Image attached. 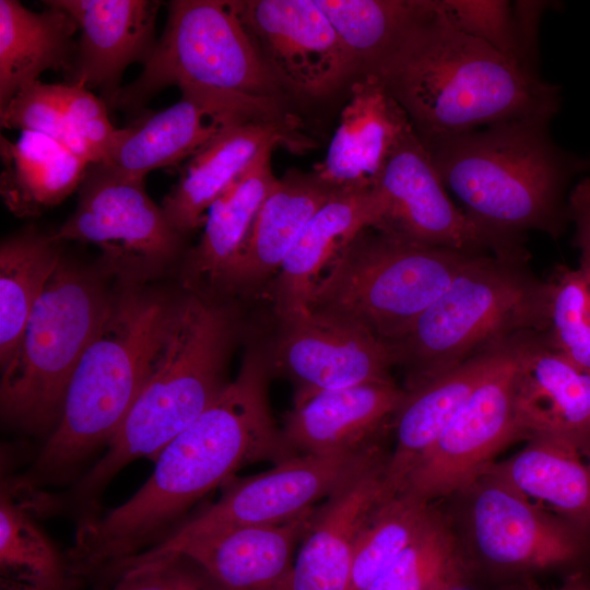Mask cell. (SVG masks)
<instances>
[{
	"label": "cell",
	"mask_w": 590,
	"mask_h": 590,
	"mask_svg": "<svg viewBox=\"0 0 590 590\" xmlns=\"http://www.w3.org/2000/svg\"><path fill=\"white\" fill-rule=\"evenodd\" d=\"M261 345H248L240 369L221 396L158 455L148 481L126 503L79 521L64 557L73 582L110 575L158 545L203 496L239 469L278 464L298 453L279 427L269 401Z\"/></svg>",
	"instance_id": "1"
},
{
	"label": "cell",
	"mask_w": 590,
	"mask_h": 590,
	"mask_svg": "<svg viewBox=\"0 0 590 590\" xmlns=\"http://www.w3.org/2000/svg\"><path fill=\"white\" fill-rule=\"evenodd\" d=\"M367 76L402 107L425 146L483 126L552 120L562 104L558 85L458 30L439 0H423L416 17Z\"/></svg>",
	"instance_id": "2"
},
{
	"label": "cell",
	"mask_w": 590,
	"mask_h": 590,
	"mask_svg": "<svg viewBox=\"0 0 590 590\" xmlns=\"http://www.w3.org/2000/svg\"><path fill=\"white\" fill-rule=\"evenodd\" d=\"M232 298L196 292L178 300L153 369L104 455L63 495H49L51 512L99 514V497L115 475L161 451L224 391L227 364L241 331Z\"/></svg>",
	"instance_id": "3"
},
{
	"label": "cell",
	"mask_w": 590,
	"mask_h": 590,
	"mask_svg": "<svg viewBox=\"0 0 590 590\" xmlns=\"http://www.w3.org/2000/svg\"><path fill=\"white\" fill-rule=\"evenodd\" d=\"M550 122L511 120L424 146L446 190L479 226L511 238L539 231L556 239L570 223L568 187L590 170V156L558 146Z\"/></svg>",
	"instance_id": "4"
},
{
	"label": "cell",
	"mask_w": 590,
	"mask_h": 590,
	"mask_svg": "<svg viewBox=\"0 0 590 590\" xmlns=\"http://www.w3.org/2000/svg\"><path fill=\"white\" fill-rule=\"evenodd\" d=\"M177 305L134 286L111 295L70 380L57 427L14 481L21 489L75 482L83 464L109 445L153 369Z\"/></svg>",
	"instance_id": "5"
},
{
	"label": "cell",
	"mask_w": 590,
	"mask_h": 590,
	"mask_svg": "<svg viewBox=\"0 0 590 590\" xmlns=\"http://www.w3.org/2000/svg\"><path fill=\"white\" fill-rule=\"evenodd\" d=\"M548 290L528 257L484 255L401 338L389 342L394 366L413 390L472 356L547 328Z\"/></svg>",
	"instance_id": "6"
},
{
	"label": "cell",
	"mask_w": 590,
	"mask_h": 590,
	"mask_svg": "<svg viewBox=\"0 0 590 590\" xmlns=\"http://www.w3.org/2000/svg\"><path fill=\"white\" fill-rule=\"evenodd\" d=\"M484 255L359 231L316 284L308 310L392 342L406 333L458 275Z\"/></svg>",
	"instance_id": "7"
},
{
	"label": "cell",
	"mask_w": 590,
	"mask_h": 590,
	"mask_svg": "<svg viewBox=\"0 0 590 590\" xmlns=\"http://www.w3.org/2000/svg\"><path fill=\"white\" fill-rule=\"evenodd\" d=\"M110 298L99 276L61 259L1 367L0 409L7 425L46 439L51 435Z\"/></svg>",
	"instance_id": "8"
},
{
	"label": "cell",
	"mask_w": 590,
	"mask_h": 590,
	"mask_svg": "<svg viewBox=\"0 0 590 590\" xmlns=\"http://www.w3.org/2000/svg\"><path fill=\"white\" fill-rule=\"evenodd\" d=\"M140 75L122 86L113 108L138 109L176 85L285 105L288 96L268 70L233 0H173L164 32Z\"/></svg>",
	"instance_id": "9"
},
{
	"label": "cell",
	"mask_w": 590,
	"mask_h": 590,
	"mask_svg": "<svg viewBox=\"0 0 590 590\" xmlns=\"http://www.w3.org/2000/svg\"><path fill=\"white\" fill-rule=\"evenodd\" d=\"M373 228L405 241L457 251L524 257V239L488 232L451 201L415 130L387 160L371 187Z\"/></svg>",
	"instance_id": "10"
},
{
	"label": "cell",
	"mask_w": 590,
	"mask_h": 590,
	"mask_svg": "<svg viewBox=\"0 0 590 590\" xmlns=\"http://www.w3.org/2000/svg\"><path fill=\"white\" fill-rule=\"evenodd\" d=\"M380 448L376 441L351 451L299 453L266 472L229 480L215 503L137 558L155 556L190 538L222 528L276 526L294 520L328 498Z\"/></svg>",
	"instance_id": "11"
},
{
	"label": "cell",
	"mask_w": 590,
	"mask_h": 590,
	"mask_svg": "<svg viewBox=\"0 0 590 590\" xmlns=\"http://www.w3.org/2000/svg\"><path fill=\"white\" fill-rule=\"evenodd\" d=\"M261 60L288 98H327L357 67L315 0H233Z\"/></svg>",
	"instance_id": "12"
},
{
	"label": "cell",
	"mask_w": 590,
	"mask_h": 590,
	"mask_svg": "<svg viewBox=\"0 0 590 590\" xmlns=\"http://www.w3.org/2000/svg\"><path fill=\"white\" fill-rule=\"evenodd\" d=\"M274 320L260 344L271 377L295 388L294 405L320 392L392 380L391 349L369 331L310 310Z\"/></svg>",
	"instance_id": "13"
},
{
	"label": "cell",
	"mask_w": 590,
	"mask_h": 590,
	"mask_svg": "<svg viewBox=\"0 0 590 590\" xmlns=\"http://www.w3.org/2000/svg\"><path fill=\"white\" fill-rule=\"evenodd\" d=\"M520 335L420 457L400 492L427 503L456 495L481 476L503 448L519 438L512 392Z\"/></svg>",
	"instance_id": "14"
},
{
	"label": "cell",
	"mask_w": 590,
	"mask_h": 590,
	"mask_svg": "<svg viewBox=\"0 0 590 590\" xmlns=\"http://www.w3.org/2000/svg\"><path fill=\"white\" fill-rule=\"evenodd\" d=\"M144 180L90 164L76 209L54 239L95 244L115 267H164L178 255L184 236L149 197Z\"/></svg>",
	"instance_id": "15"
},
{
	"label": "cell",
	"mask_w": 590,
	"mask_h": 590,
	"mask_svg": "<svg viewBox=\"0 0 590 590\" xmlns=\"http://www.w3.org/2000/svg\"><path fill=\"white\" fill-rule=\"evenodd\" d=\"M456 495L462 497L468 542L491 567L551 568L575 560L582 551L580 530L492 474L483 473Z\"/></svg>",
	"instance_id": "16"
},
{
	"label": "cell",
	"mask_w": 590,
	"mask_h": 590,
	"mask_svg": "<svg viewBox=\"0 0 590 590\" xmlns=\"http://www.w3.org/2000/svg\"><path fill=\"white\" fill-rule=\"evenodd\" d=\"M177 103L122 133L108 167L138 178L192 157L225 127L252 119L287 121L284 105L181 86Z\"/></svg>",
	"instance_id": "17"
},
{
	"label": "cell",
	"mask_w": 590,
	"mask_h": 590,
	"mask_svg": "<svg viewBox=\"0 0 590 590\" xmlns=\"http://www.w3.org/2000/svg\"><path fill=\"white\" fill-rule=\"evenodd\" d=\"M389 457L380 448L316 507L286 590H350L359 531L371 511L391 497L386 486Z\"/></svg>",
	"instance_id": "18"
},
{
	"label": "cell",
	"mask_w": 590,
	"mask_h": 590,
	"mask_svg": "<svg viewBox=\"0 0 590 590\" xmlns=\"http://www.w3.org/2000/svg\"><path fill=\"white\" fill-rule=\"evenodd\" d=\"M316 507L276 526L222 528L190 538L155 556L130 559L120 570L180 554L198 564L224 590H286L294 551Z\"/></svg>",
	"instance_id": "19"
},
{
	"label": "cell",
	"mask_w": 590,
	"mask_h": 590,
	"mask_svg": "<svg viewBox=\"0 0 590 590\" xmlns=\"http://www.w3.org/2000/svg\"><path fill=\"white\" fill-rule=\"evenodd\" d=\"M76 23L80 38L70 84L99 88L113 107L128 66L144 62L156 39L161 1L155 0H47Z\"/></svg>",
	"instance_id": "20"
},
{
	"label": "cell",
	"mask_w": 590,
	"mask_h": 590,
	"mask_svg": "<svg viewBox=\"0 0 590 590\" xmlns=\"http://www.w3.org/2000/svg\"><path fill=\"white\" fill-rule=\"evenodd\" d=\"M512 402L519 438H590V373L555 351L543 333L518 339Z\"/></svg>",
	"instance_id": "21"
},
{
	"label": "cell",
	"mask_w": 590,
	"mask_h": 590,
	"mask_svg": "<svg viewBox=\"0 0 590 590\" xmlns=\"http://www.w3.org/2000/svg\"><path fill=\"white\" fill-rule=\"evenodd\" d=\"M278 145L302 151L310 141L296 131L295 120L252 119L222 129L190 157L162 202L174 229L185 237L204 223L212 203L252 160L267 146Z\"/></svg>",
	"instance_id": "22"
},
{
	"label": "cell",
	"mask_w": 590,
	"mask_h": 590,
	"mask_svg": "<svg viewBox=\"0 0 590 590\" xmlns=\"http://www.w3.org/2000/svg\"><path fill=\"white\" fill-rule=\"evenodd\" d=\"M335 191L312 170L290 169L278 178L224 275L217 296L250 298L266 292L304 226Z\"/></svg>",
	"instance_id": "23"
},
{
	"label": "cell",
	"mask_w": 590,
	"mask_h": 590,
	"mask_svg": "<svg viewBox=\"0 0 590 590\" xmlns=\"http://www.w3.org/2000/svg\"><path fill=\"white\" fill-rule=\"evenodd\" d=\"M322 162L314 173L334 190L371 189L387 160L413 126L374 78L355 80Z\"/></svg>",
	"instance_id": "24"
},
{
	"label": "cell",
	"mask_w": 590,
	"mask_h": 590,
	"mask_svg": "<svg viewBox=\"0 0 590 590\" xmlns=\"http://www.w3.org/2000/svg\"><path fill=\"white\" fill-rule=\"evenodd\" d=\"M406 392L394 380L320 392L286 414L282 427L299 453H334L377 441Z\"/></svg>",
	"instance_id": "25"
},
{
	"label": "cell",
	"mask_w": 590,
	"mask_h": 590,
	"mask_svg": "<svg viewBox=\"0 0 590 590\" xmlns=\"http://www.w3.org/2000/svg\"><path fill=\"white\" fill-rule=\"evenodd\" d=\"M371 189L337 190L304 226L266 292L274 316L308 310L310 295L342 248L373 227Z\"/></svg>",
	"instance_id": "26"
},
{
	"label": "cell",
	"mask_w": 590,
	"mask_h": 590,
	"mask_svg": "<svg viewBox=\"0 0 590 590\" xmlns=\"http://www.w3.org/2000/svg\"><path fill=\"white\" fill-rule=\"evenodd\" d=\"M517 338V337H515ZM515 338L479 353L435 379L405 391L393 417L396 442L386 486L397 495L410 471L449 424L487 373L504 357Z\"/></svg>",
	"instance_id": "27"
},
{
	"label": "cell",
	"mask_w": 590,
	"mask_h": 590,
	"mask_svg": "<svg viewBox=\"0 0 590 590\" xmlns=\"http://www.w3.org/2000/svg\"><path fill=\"white\" fill-rule=\"evenodd\" d=\"M484 473L541 502L581 532L590 531V438L535 436Z\"/></svg>",
	"instance_id": "28"
},
{
	"label": "cell",
	"mask_w": 590,
	"mask_h": 590,
	"mask_svg": "<svg viewBox=\"0 0 590 590\" xmlns=\"http://www.w3.org/2000/svg\"><path fill=\"white\" fill-rule=\"evenodd\" d=\"M274 146L263 149L210 206L199 243L185 259L188 292L217 295L229 266L278 178L271 166Z\"/></svg>",
	"instance_id": "29"
},
{
	"label": "cell",
	"mask_w": 590,
	"mask_h": 590,
	"mask_svg": "<svg viewBox=\"0 0 590 590\" xmlns=\"http://www.w3.org/2000/svg\"><path fill=\"white\" fill-rule=\"evenodd\" d=\"M43 2L46 9L35 12L16 0H0V108L44 71L70 75L73 70L78 25L63 10Z\"/></svg>",
	"instance_id": "30"
},
{
	"label": "cell",
	"mask_w": 590,
	"mask_h": 590,
	"mask_svg": "<svg viewBox=\"0 0 590 590\" xmlns=\"http://www.w3.org/2000/svg\"><path fill=\"white\" fill-rule=\"evenodd\" d=\"M0 193L19 217L36 216L80 188L90 162L59 141L21 131L14 142L1 135Z\"/></svg>",
	"instance_id": "31"
},
{
	"label": "cell",
	"mask_w": 590,
	"mask_h": 590,
	"mask_svg": "<svg viewBox=\"0 0 590 590\" xmlns=\"http://www.w3.org/2000/svg\"><path fill=\"white\" fill-rule=\"evenodd\" d=\"M52 235L27 229L0 246V363L11 358L27 319L62 257Z\"/></svg>",
	"instance_id": "32"
},
{
	"label": "cell",
	"mask_w": 590,
	"mask_h": 590,
	"mask_svg": "<svg viewBox=\"0 0 590 590\" xmlns=\"http://www.w3.org/2000/svg\"><path fill=\"white\" fill-rule=\"evenodd\" d=\"M0 583L1 590H70L73 585L64 555L7 482L0 498Z\"/></svg>",
	"instance_id": "33"
},
{
	"label": "cell",
	"mask_w": 590,
	"mask_h": 590,
	"mask_svg": "<svg viewBox=\"0 0 590 590\" xmlns=\"http://www.w3.org/2000/svg\"><path fill=\"white\" fill-rule=\"evenodd\" d=\"M467 569L462 541L433 507L417 534L367 590H458Z\"/></svg>",
	"instance_id": "34"
},
{
	"label": "cell",
	"mask_w": 590,
	"mask_h": 590,
	"mask_svg": "<svg viewBox=\"0 0 590 590\" xmlns=\"http://www.w3.org/2000/svg\"><path fill=\"white\" fill-rule=\"evenodd\" d=\"M367 76L418 14L423 0H315ZM356 79V80H357Z\"/></svg>",
	"instance_id": "35"
},
{
	"label": "cell",
	"mask_w": 590,
	"mask_h": 590,
	"mask_svg": "<svg viewBox=\"0 0 590 590\" xmlns=\"http://www.w3.org/2000/svg\"><path fill=\"white\" fill-rule=\"evenodd\" d=\"M461 32L491 46L531 72L536 70L541 17L522 3L505 0H439Z\"/></svg>",
	"instance_id": "36"
},
{
	"label": "cell",
	"mask_w": 590,
	"mask_h": 590,
	"mask_svg": "<svg viewBox=\"0 0 590 590\" xmlns=\"http://www.w3.org/2000/svg\"><path fill=\"white\" fill-rule=\"evenodd\" d=\"M433 507L405 492L380 503L359 531L350 590H367L417 534Z\"/></svg>",
	"instance_id": "37"
},
{
	"label": "cell",
	"mask_w": 590,
	"mask_h": 590,
	"mask_svg": "<svg viewBox=\"0 0 590 590\" xmlns=\"http://www.w3.org/2000/svg\"><path fill=\"white\" fill-rule=\"evenodd\" d=\"M548 290L546 342L590 373V270L557 264L545 279Z\"/></svg>",
	"instance_id": "38"
},
{
	"label": "cell",
	"mask_w": 590,
	"mask_h": 590,
	"mask_svg": "<svg viewBox=\"0 0 590 590\" xmlns=\"http://www.w3.org/2000/svg\"><path fill=\"white\" fill-rule=\"evenodd\" d=\"M63 115L70 134L91 163H104L121 137L122 129L109 120L107 105L90 90L60 84Z\"/></svg>",
	"instance_id": "39"
},
{
	"label": "cell",
	"mask_w": 590,
	"mask_h": 590,
	"mask_svg": "<svg viewBox=\"0 0 590 590\" xmlns=\"http://www.w3.org/2000/svg\"><path fill=\"white\" fill-rule=\"evenodd\" d=\"M0 123L2 128L48 135L84 158L66 123L60 84L37 81L23 88L0 108Z\"/></svg>",
	"instance_id": "40"
},
{
	"label": "cell",
	"mask_w": 590,
	"mask_h": 590,
	"mask_svg": "<svg viewBox=\"0 0 590 590\" xmlns=\"http://www.w3.org/2000/svg\"><path fill=\"white\" fill-rule=\"evenodd\" d=\"M106 590H224L198 564L176 554L129 567Z\"/></svg>",
	"instance_id": "41"
},
{
	"label": "cell",
	"mask_w": 590,
	"mask_h": 590,
	"mask_svg": "<svg viewBox=\"0 0 590 590\" xmlns=\"http://www.w3.org/2000/svg\"><path fill=\"white\" fill-rule=\"evenodd\" d=\"M569 219L574 225L573 244L579 263L590 270V177L579 180L568 197Z\"/></svg>",
	"instance_id": "42"
},
{
	"label": "cell",
	"mask_w": 590,
	"mask_h": 590,
	"mask_svg": "<svg viewBox=\"0 0 590 590\" xmlns=\"http://www.w3.org/2000/svg\"><path fill=\"white\" fill-rule=\"evenodd\" d=\"M530 590H542V589H530ZM554 590H590V586L583 582L574 581L566 583L565 586L554 589Z\"/></svg>",
	"instance_id": "43"
}]
</instances>
